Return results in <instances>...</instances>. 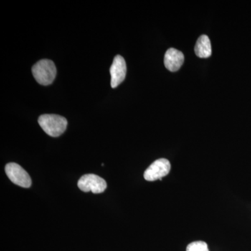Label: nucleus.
<instances>
[{
    "instance_id": "obj_6",
    "label": "nucleus",
    "mask_w": 251,
    "mask_h": 251,
    "mask_svg": "<svg viewBox=\"0 0 251 251\" xmlns=\"http://www.w3.org/2000/svg\"><path fill=\"white\" fill-rule=\"evenodd\" d=\"M111 75L112 88H116L117 86L125 80L126 75V64L124 57L121 55H117L113 59L110 69Z\"/></svg>"
},
{
    "instance_id": "obj_9",
    "label": "nucleus",
    "mask_w": 251,
    "mask_h": 251,
    "mask_svg": "<svg viewBox=\"0 0 251 251\" xmlns=\"http://www.w3.org/2000/svg\"><path fill=\"white\" fill-rule=\"evenodd\" d=\"M186 251H209L207 244L202 241H198L188 244Z\"/></svg>"
},
{
    "instance_id": "obj_8",
    "label": "nucleus",
    "mask_w": 251,
    "mask_h": 251,
    "mask_svg": "<svg viewBox=\"0 0 251 251\" xmlns=\"http://www.w3.org/2000/svg\"><path fill=\"white\" fill-rule=\"evenodd\" d=\"M195 52L196 55L201 58H207L211 55V41L206 35H202L198 38L196 46Z\"/></svg>"
},
{
    "instance_id": "obj_2",
    "label": "nucleus",
    "mask_w": 251,
    "mask_h": 251,
    "mask_svg": "<svg viewBox=\"0 0 251 251\" xmlns=\"http://www.w3.org/2000/svg\"><path fill=\"white\" fill-rule=\"evenodd\" d=\"M32 74L38 83L44 86L49 85L55 78L57 69L52 61L41 59L33 66Z\"/></svg>"
},
{
    "instance_id": "obj_7",
    "label": "nucleus",
    "mask_w": 251,
    "mask_h": 251,
    "mask_svg": "<svg viewBox=\"0 0 251 251\" xmlns=\"http://www.w3.org/2000/svg\"><path fill=\"white\" fill-rule=\"evenodd\" d=\"M184 62V55L181 51L173 49H168L165 54V67L170 72H177Z\"/></svg>"
},
{
    "instance_id": "obj_5",
    "label": "nucleus",
    "mask_w": 251,
    "mask_h": 251,
    "mask_svg": "<svg viewBox=\"0 0 251 251\" xmlns=\"http://www.w3.org/2000/svg\"><path fill=\"white\" fill-rule=\"evenodd\" d=\"M171 169L170 161L166 158H159L153 162L144 173V178L149 181L162 179L169 174Z\"/></svg>"
},
{
    "instance_id": "obj_3",
    "label": "nucleus",
    "mask_w": 251,
    "mask_h": 251,
    "mask_svg": "<svg viewBox=\"0 0 251 251\" xmlns=\"http://www.w3.org/2000/svg\"><path fill=\"white\" fill-rule=\"evenodd\" d=\"M77 186L83 192L92 191L94 194L104 192L107 188V183L99 176L94 174H87L81 176L77 182Z\"/></svg>"
},
{
    "instance_id": "obj_1",
    "label": "nucleus",
    "mask_w": 251,
    "mask_h": 251,
    "mask_svg": "<svg viewBox=\"0 0 251 251\" xmlns=\"http://www.w3.org/2000/svg\"><path fill=\"white\" fill-rule=\"evenodd\" d=\"M39 125L43 130L51 137H59L67 129V119L60 115L53 114H45L39 117L38 120Z\"/></svg>"
},
{
    "instance_id": "obj_4",
    "label": "nucleus",
    "mask_w": 251,
    "mask_h": 251,
    "mask_svg": "<svg viewBox=\"0 0 251 251\" xmlns=\"http://www.w3.org/2000/svg\"><path fill=\"white\" fill-rule=\"evenodd\" d=\"M5 172L9 179L14 184L23 188L30 187L31 185L30 176L27 172L17 163H8L5 167Z\"/></svg>"
}]
</instances>
